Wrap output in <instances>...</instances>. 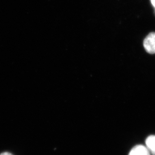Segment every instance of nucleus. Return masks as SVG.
<instances>
[{
  "instance_id": "4",
  "label": "nucleus",
  "mask_w": 155,
  "mask_h": 155,
  "mask_svg": "<svg viewBox=\"0 0 155 155\" xmlns=\"http://www.w3.org/2000/svg\"><path fill=\"white\" fill-rule=\"evenodd\" d=\"M0 155H13L12 154H11V153H9L8 152H5L3 153H2L1 154H0Z\"/></svg>"
},
{
  "instance_id": "5",
  "label": "nucleus",
  "mask_w": 155,
  "mask_h": 155,
  "mask_svg": "<svg viewBox=\"0 0 155 155\" xmlns=\"http://www.w3.org/2000/svg\"><path fill=\"white\" fill-rule=\"evenodd\" d=\"M151 3L153 5L155 8V0H151Z\"/></svg>"
},
{
  "instance_id": "2",
  "label": "nucleus",
  "mask_w": 155,
  "mask_h": 155,
  "mask_svg": "<svg viewBox=\"0 0 155 155\" xmlns=\"http://www.w3.org/2000/svg\"><path fill=\"white\" fill-rule=\"evenodd\" d=\"M128 155H151L147 147L142 145H137L130 151Z\"/></svg>"
},
{
  "instance_id": "3",
  "label": "nucleus",
  "mask_w": 155,
  "mask_h": 155,
  "mask_svg": "<svg viewBox=\"0 0 155 155\" xmlns=\"http://www.w3.org/2000/svg\"><path fill=\"white\" fill-rule=\"evenodd\" d=\"M146 145L152 155H155V136L151 135L146 140Z\"/></svg>"
},
{
  "instance_id": "1",
  "label": "nucleus",
  "mask_w": 155,
  "mask_h": 155,
  "mask_svg": "<svg viewBox=\"0 0 155 155\" xmlns=\"http://www.w3.org/2000/svg\"><path fill=\"white\" fill-rule=\"evenodd\" d=\"M143 46L147 52L155 54V32L150 33L143 41Z\"/></svg>"
}]
</instances>
